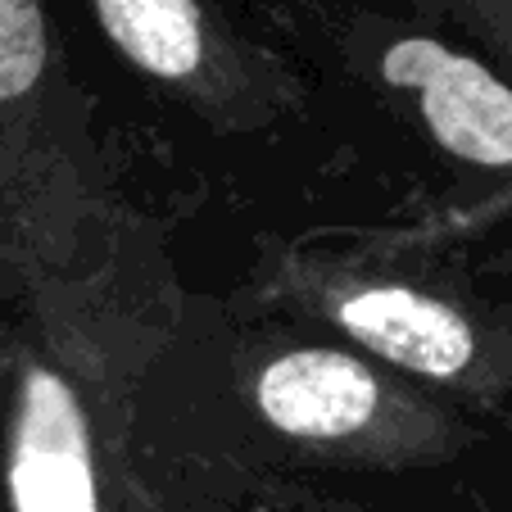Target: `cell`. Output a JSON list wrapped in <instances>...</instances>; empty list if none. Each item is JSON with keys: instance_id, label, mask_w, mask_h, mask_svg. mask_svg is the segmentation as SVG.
Masks as SVG:
<instances>
[{"instance_id": "cell-3", "label": "cell", "mask_w": 512, "mask_h": 512, "mask_svg": "<svg viewBox=\"0 0 512 512\" xmlns=\"http://www.w3.org/2000/svg\"><path fill=\"white\" fill-rule=\"evenodd\" d=\"M259 408L290 435H349L377 413V381L363 363L327 349L277 358L259 381Z\"/></svg>"}, {"instance_id": "cell-6", "label": "cell", "mask_w": 512, "mask_h": 512, "mask_svg": "<svg viewBox=\"0 0 512 512\" xmlns=\"http://www.w3.org/2000/svg\"><path fill=\"white\" fill-rule=\"evenodd\" d=\"M46 64V23L37 0H0V100L23 96Z\"/></svg>"}, {"instance_id": "cell-2", "label": "cell", "mask_w": 512, "mask_h": 512, "mask_svg": "<svg viewBox=\"0 0 512 512\" xmlns=\"http://www.w3.org/2000/svg\"><path fill=\"white\" fill-rule=\"evenodd\" d=\"M10 490L19 512H96L87 426L55 372H32L23 386Z\"/></svg>"}, {"instance_id": "cell-4", "label": "cell", "mask_w": 512, "mask_h": 512, "mask_svg": "<svg viewBox=\"0 0 512 512\" xmlns=\"http://www.w3.org/2000/svg\"><path fill=\"white\" fill-rule=\"evenodd\" d=\"M340 322L381 358L426 377H454L472 358V327L454 309L426 300L417 290H363L340 309Z\"/></svg>"}, {"instance_id": "cell-5", "label": "cell", "mask_w": 512, "mask_h": 512, "mask_svg": "<svg viewBox=\"0 0 512 512\" xmlns=\"http://www.w3.org/2000/svg\"><path fill=\"white\" fill-rule=\"evenodd\" d=\"M100 23L141 68L159 78H186L200 64V10L195 0H100Z\"/></svg>"}, {"instance_id": "cell-1", "label": "cell", "mask_w": 512, "mask_h": 512, "mask_svg": "<svg viewBox=\"0 0 512 512\" xmlns=\"http://www.w3.org/2000/svg\"><path fill=\"white\" fill-rule=\"evenodd\" d=\"M386 78L422 91V114L445 150L472 164H512V91L481 64L413 37L386 55Z\"/></svg>"}]
</instances>
